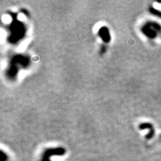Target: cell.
Instances as JSON below:
<instances>
[{"label":"cell","instance_id":"obj_1","mask_svg":"<svg viewBox=\"0 0 161 161\" xmlns=\"http://www.w3.org/2000/svg\"><path fill=\"white\" fill-rule=\"evenodd\" d=\"M150 28H146V32H148V35L150 34V37H154L160 33L161 28L157 24H151Z\"/></svg>","mask_w":161,"mask_h":161},{"label":"cell","instance_id":"obj_3","mask_svg":"<svg viewBox=\"0 0 161 161\" xmlns=\"http://www.w3.org/2000/svg\"><path fill=\"white\" fill-rule=\"evenodd\" d=\"M42 161H50V156L48 154H47L46 152L44 154V155L42 156Z\"/></svg>","mask_w":161,"mask_h":161},{"label":"cell","instance_id":"obj_2","mask_svg":"<svg viewBox=\"0 0 161 161\" xmlns=\"http://www.w3.org/2000/svg\"><path fill=\"white\" fill-rule=\"evenodd\" d=\"M8 159V156L6 154L3 152V151H1V157H0V161H6Z\"/></svg>","mask_w":161,"mask_h":161}]
</instances>
